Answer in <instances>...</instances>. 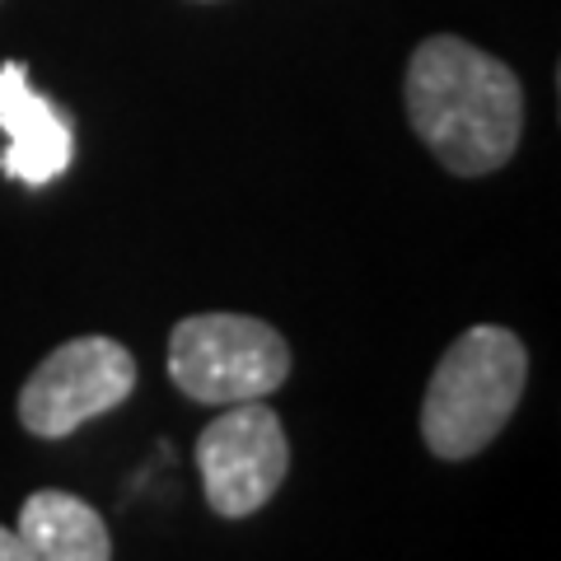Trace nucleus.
I'll use <instances>...</instances> for the list:
<instances>
[{
	"mask_svg": "<svg viewBox=\"0 0 561 561\" xmlns=\"http://www.w3.org/2000/svg\"><path fill=\"white\" fill-rule=\"evenodd\" d=\"M408 117L412 131L449 173L482 179L519 146L524 90L505 61L440 33L412 51Z\"/></svg>",
	"mask_w": 561,
	"mask_h": 561,
	"instance_id": "f257e3e1",
	"label": "nucleus"
},
{
	"mask_svg": "<svg viewBox=\"0 0 561 561\" xmlns=\"http://www.w3.org/2000/svg\"><path fill=\"white\" fill-rule=\"evenodd\" d=\"M529 383V351L501 323H478L440 356L421 398V440L435 459H472L515 416Z\"/></svg>",
	"mask_w": 561,
	"mask_h": 561,
	"instance_id": "f03ea898",
	"label": "nucleus"
},
{
	"mask_svg": "<svg viewBox=\"0 0 561 561\" xmlns=\"http://www.w3.org/2000/svg\"><path fill=\"white\" fill-rule=\"evenodd\" d=\"M290 375L286 337L249 313H192L169 337L173 389L206 408L276 393Z\"/></svg>",
	"mask_w": 561,
	"mask_h": 561,
	"instance_id": "7ed1b4c3",
	"label": "nucleus"
},
{
	"mask_svg": "<svg viewBox=\"0 0 561 561\" xmlns=\"http://www.w3.org/2000/svg\"><path fill=\"white\" fill-rule=\"evenodd\" d=\"M136 389L131 351L113 337H76L47 351L38 370L20 389V421L24 431L43 440H66L84 421L122 408Z\"/></svg>",
	"mask_w": 561,
	"mask_h": 561,
	"instance_id": "20e7f679",
	"label": "nucleus"
},
{
	"mask_svg": "<svg viewBox=\"0 0 561 561\" xmlns=\"http://www.w3.org/2000/svg\"><path fill=\"white\" fill-rule=\"evenodd\" d=\"M290 468V440L262 398L230 402L197 440L206 505L225 519H249L267 505Z\"/></svg>",
	"mask_w": 561,
	"mask_h": 561,
	"instance_id": "39448f33",
	"label": "nucleus"
},
{
	"mask_svg": "<svg viewBox=\"0 0 561 561\" xmlns=\"http://www.w3.org/2000/svg\"><path fill=\"white\" fill-rule=\"evenodd\" d=\"M0 131H5V154L0 173L24 187H47L76 160V131L70 117L51 99L28 84L24 61L0 66Z\"/></svg>",
	"mask_w": 561,
	"mask_h": 561,
	"instance_id": "423d86ee",
	"label": "nucleus"
},
{
	"mask_svg": "<svg viewBox=\"0 0 561 561\" xmlns=\"http://www.w3.org/2000/svg\"><path fill=\"white\" fill-rule=\"evenodd\" d=\"M33 561H113L108 524L90 501L70 491H33L20 505V529Z\"/></svg>",
	"mask_w": 561,
	"mask_h": 561,
	"instance_id": "0eeeda50",
	"label": "nucleus"
},
{
	"mask_svg": "<svg viewBox=\"0 0 561 561\" xmlns=\"http://www.w3.org/2000/svg\"><path fill=\"white\" fill-rule=\"evenodd\" d=\"M0 561H33L28 548H24V538L14 529H5V524H0Z\"/></svg>",
	"mask_w": 561,
	"mask_h": 561,
	"instance_id": "6e6552de",
	"label": "nucleus"
}]
</instances>
